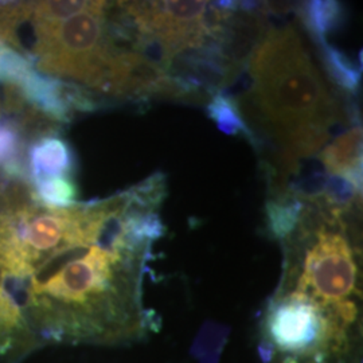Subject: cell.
Here are the masks:
<instances>
[{"mask_svg":"<svg viewBox=\"0 0 363 363\" xmlns=\"http://www.w3.org/2000/svg\"><path fill=\"white\" fill-rule=\"evenodd\" d=\"M304 211L284 247L265 337L281 363H363L361 250L342 213Z\"/></svg>","mask_w":363,"mask_h":363,"instance_id":"1","label":"cell"},{"mask_svg":"<svg viewBox=\"0 0 363 363\" xmlns=\"http://www.w3.org/2000/svg\"><path fill=\"white\" fill-rule=\"evenodd\" d=\"M247 67V97L279 147V169L289 175L328 140L340 117L337 100L291 26L269 28Z\"/></svg>","mask_w":363,"mask_h":363,"instance_id":"2","label":"cell"},{"mask_svg":"<svg viewBox=\"0 0 363 363\" xmlns=\"http://www.w3.org/2000/svg\"><path fill=\"white\" fill-rule=\"evenodd\" d=\"M97 1L91 10L55 23L33 25L34 67L54 78H65L86 89L108 93L118 46L109 35L108 7Z\"/></svg>","mask_w":363,"mask_h":363,"instance_id":"3","label":"cell"},{"mask_svg":"<svg viewBox=\"0 0 363 363\" xmlns=\"http://www.w3.org/2000/svg\"><path fill=\"white\" fill-rule=\"evenodd\" d=\"M120 7L136 34L159 39L175 57L208 39V1H123Z\"/></svg>","mask_w":363,"mask_h":363,"instance_id":"4","label":"cell"},{"mask_svg":"<svg viewBox=\"0 0 363 363\" xmlns=\"http://www.w3.org/2000/svg\"><path fill=\"white\" fill-rule=\"evenodd\" d=\"M27 171L31 184L48 178H72L77 157L72 145L60 135H46L34 140L27 150Z\"/></svg>","mask_w":363,"mask_h":363,"instance_id":"5","label":"cell"},{"mask_svg":"<svg viewBox=\"0 0 363 363\" xmlns=\"http://www.w3.org/2000/svg\"><path fill=\"white\" fill-rule=\"evenodd\" d=\"M320 163L330 175L347 177L352 169L362 167V125L354 124L350 130L325 145Z\"/></svg>","mask_w":363,"mask_h":363,"instance_id":"6","label":"cell"},{"mask_svg":"<svg viewBox=\"0 0 363 363\" xmlns=\"http://www.w3.org/2000/svg\"><path fill=\"white\" fill-rule=\"evenodd\" d=\"M208 116L217 128L229 136H244L255 147H259V138L249 128L247 120L241 113L240 103L229 91H216L206 106Z\"/></svg>","mask_w":363,"mask_h":363,"instance_id":"7","label":"cell"},{"mask_svg":"<svg viewBox=\"0 0 363 363\" xmlns=\"http://www.w3.org/2000/svg\"><path fill=\"white\" fill-rule=\"evenodd\" d=\"M300 16L308 34L319 46L345 23L346 9L335 0H311L300 6Z\"/></svg>","mask_w":363,"mask_h":363,"instance_id":"8","label":"cell"},{"mask_svg":"<svg viewBox=\"0 0 363 363\" xmlns=\"http://www.w3.org/2000/svg\"><path fill=\"white\" fill-rule=\"evenodd\" d=\"M306 211V202L288 191L280 193L265 203L267 228L274 240L283 242L298 229Z\"/></svg>","mask_w":363,"mask_h":363,"instance_id":"9","label":"cell"},{"mask_svg":"<svg viewBox=\"0 0 363 363\" xmlns=\"http://www.w3.org/2000/svg\"><path fill=\"white\" fill-rule=\"evenodd\" d=\"M320 57L328 77L346 93L357 94L362 79V61L352 60L347 52L325 42L319 45Z\"/></svg>","mask_w":363,"mask_h":363,"instance_id":"10","label":"cell"},{"mask_svg":"<svg viewBox=\"0 0 363 363\" xmlns=\"http://www.w3.org/2000/svg\"><path fill=\"white\" fill-rule=\"evenodd\" d=\"M26 136L13 117L0 120V169L10 174H23L27 171Z\"/></svg>","mask_w":363,"mask_h":363,"instance_id":"11","label":"cell"},{"mask_svg":"<svg viewBox=\"0 0 363 363\" xmlns=\"http://www.w3.org/2000/svg\"><path fill=\"white\" fill-rule=\"evenodd\" d=\"M33 1H0V42L26 55L28 54L18 37V28L30 19Z\"/></svg>","mask_w":363,"mask_h":363,"instance_id":"12","label":"cell"},{"mask_svg":"<svg viewBox=\"0 0 363 363\" xmlns=\"http://www.w3.org/2000/svg\"><path fill=\"white\" fill-rule=\"evenodd\" d=\"M34 191L43 206L67 208L76 205L77 184L72 178H48L34 182Z\"/></svg>","mask_w":363,"mask_h":363,"instance_id":"13","label":"cell"},{"mask_svg":"<svg viewBox=\"0 0 363 363\" xmlns=\"http://www.w3.org/2000/svg\"><path fill=\"white\" fill-rule=\"evenodd\" d=\"M166 182L167 179L163 172H155L154 175L148 177L147 179L138 183L124 193L127 195L130 205L144 210L157 211V208H160L166 198Z\"/></svg>","mask_w":363,"mask_h":363,"instance_id":"14","label":"cell"},{"mask_svg":"<svg viewBox=\"0 0 363 363\" xmlns=\"http://www.w3.org/2000/svg\"><path fill=\"white\" fill-rule=\"evenodd\" d=\"M97 1L73 0V1H33V13L30 21L37 23H55L65 21L76 13L91 10Z\"/></svg>","mask_w":363,"mask_h":363,"instance_id":"15","label":"cell"},{"mask_svg":"<svg viewBox=\"0 0 363 363\" xmlns=\"http://www.w3.org/2000/svg\"><path fill=\"white\" fill-rule=\"evenodd\" d=\"M33 60L0 42V81L6 85L19 86L34 70Z\"/></svg>","mask_w":363,"mask_h":363,"instance_id":"16","label":"cell"}]
</instances>
